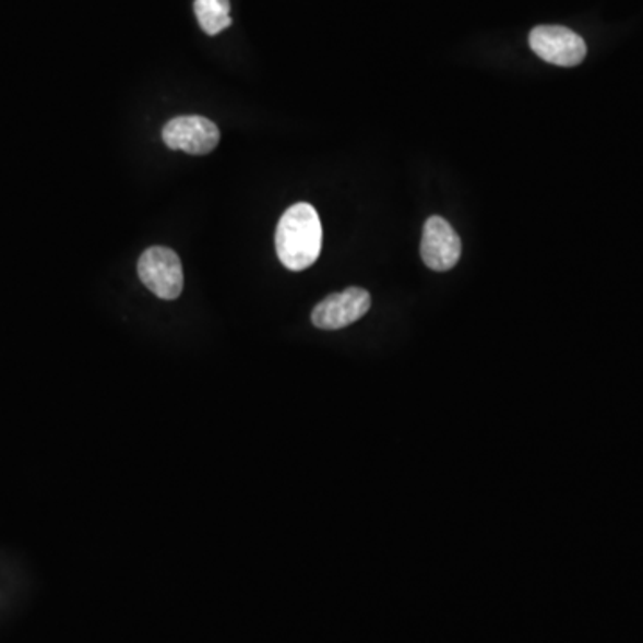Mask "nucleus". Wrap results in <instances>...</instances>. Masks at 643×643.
I'll use <instances>...</instances> for the list:
<instances>
[{
  "instance_id": "obj_3",
  "label": "nucleus",
  "mask_w": 643,
  "mask_h": 643,
  "mask_svg": "<svg viewBox=\"0 0 643 643\" xmlns=\"http://www.w3.org/2000/svg\"><path fill=\"white\" fill-rule=\"evenodd\" d=\"M529 45L538 58L558 67H575L586 58L585 39L563 25H538L531 31Z\"/></svg>"
},
{
  "instance_id": "obj_4",
  "label": "nucleus",
  "mask_w": 643,
  "mask_h": 643,
  "mask_svg": "<svg viewBox=\"0 0 643 643\" xmlns=\"http://www.w3.org/2000/svg\"><path fill=\"white\" fill-rule=\"evenodd\" d=\"M163 142L174 151L204 156L221 142V131L212 120L199 115L177 117L163 128Z\"/></svg>"
},
{
  "instance_id": "obj_7",
  "label": "nucleus",
  "mask_w": 643,
  "mask_h": 643,
  "mask_svg": "<svg viewBox=\"0 0 643 643\" xmlns=\"http://www.w3.org/2000/svg\"><path fill=\"white\" fill-rule=\"evenodd\" d=\"M197 20L206 35L215 36L231 25V2L229 0H195Z\"/></svg>"
},
{
  "instance_id": "obj_5",
  "label": "nucleus",
  "mask_w": 643,
  "mask_h": 643,
  "mask_svg": "<svg viewBox=\"0 0 643 643\" xmlns=\"http://www.w3.org/2000/svg\"><path fill=\"white\" fill-rule=\"evenodd\" d=\"M370 294L364 288H347L340 294L330 295L314 308L311 320L319 330L336 331L364 319L369 313Z\"/></svg>"
},
{
  "instance_id": "obj_1",
  "label": "nucleus",
  "mask_w": 643,
  "mask_h": 643,
  "mask_svg": "<svg viewBox=\"0 0 643 643\" xmlns=\"http://www.w3.org/2000/svg\"><path fill=\"white\" fill-rule=\"evenodd\" d=\"M275 251L288 271H306L322 251V224L308 202H299L281 216L275 231Z\"/></svg>"
},
{
  "instance_id": "obj_2",
  "label": "nucleus",
  "mask_w": 643,
  "mask_h": 643,
  "mask_svg": "<svg viewBox=\"0 0 643 643\" xmlns=\"http://www.w3.org/2000/svg\"><path fill=\"white\" fill-rule=\"evenodd\" d=\"M138 275L143 285L163 300H174L184 285L179 255L168 247H151L138 260Z\"/></svg>"
},
{
  "instance_id": "obj_6",
  "label": "nucleus",
  "mask_w": 643,
  "mask_h": 643,
  "mask_svg": "<svg viewBox=\"0 0 643 643\" xmlns=\"http://www.w3.org/2000/svg\"><path fill=\"white\" fill-rule=\"evenodd\" d=\"M422 260L434 272H448L462 255V240L442 216H431L424 226Z\"/></svg>"
}]
</instances>
